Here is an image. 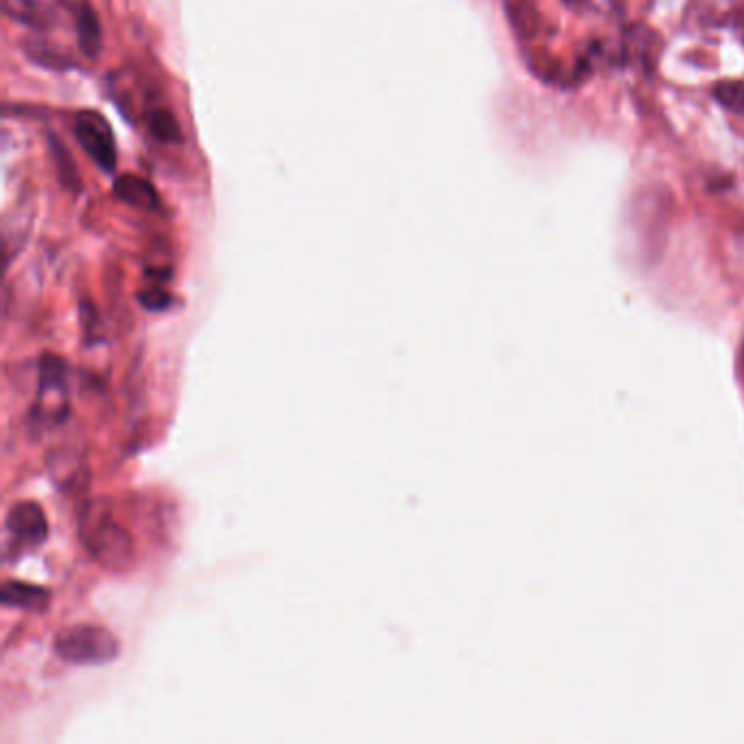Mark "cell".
<instances>
[{
	"mask_svg": "<svg viewBox=\"0 0 744 744\" xmlns=\"http://www.w3.org/2000/svg\"><path fill=\"white\" fill-rule=\"evenodd\" d=\"M81 535L90 555L108 572H127L131 567L135 559L133 540L103 506L88 509Z\"/></svg>",
	"mask_w": 744,
	"mask_h": 744,
	"instance_id": "6da1fadb",
	"label": "cell"
},
{
	"mask_svg": "<svg viewBox=\"0 0 744 744\" xmlns=\"http://www.w3.org/2000/svg\"><path fill=\"white\" fill-rule=\"evenodd\" d=\"M56 651L72 666H105L119 660V637L99 624H74L58 633Z\"/></svg>",
	"mask_w": 744,
	"mask_h": 744,
	"instance_id": "7a4b0ae2",
	"label": "cell"
},
{
	"mask_svg": "<svg viewBox=\"0 0 744 744\" xmlns=\"http://www.w3.org/2000/svg\"><path fill=\"white\" fill-rule=\"evenodd\" d=\"M49 537V520L44 509L33 500H20L4 515V551L29 553L40 549Z\"/></svg>",
	"mask_w": 744,
	"mask_h": 744,
	"instance_id": "3957f363",
	"label": "cell"
},
{
	"mask_svg": "<svg viewBox=\"0 0 744 744\" xmlns=\"http://www.w3.org/2000/svg\"><path fill=\"white\" fill-rule=\"evenodd\" d=\"M66 365L58 356H44L40 363V386L33 415L42 426H60L70 411Z\"/></svg>",
	"mask_w": 744,
	"mask_h": 744,
	"instance_id": "277c9868",
	"label": "cell"
},
{
	"mask_svg": "<svg viewBox=\"0 0 744 744\" xmlns=\"http://www.w3.org/2000/svg\"><path fill=\"white\" fill-rule=\"evenodd\" d=\"M74 135L81 144V149L88 153V158L103 171L112 173L117 169L119 151H117V138L110 123L92 110H83L74 117Z\"/></svg>",
	"mask_w": 744,
	"mask_h": 744,
	"instance_id": "5b68a950",
	"label": "cell"
},
{
	"mask_svg": "<svg viewBox=\"0 0 744 744\" xmlns=\"http://www.w3.org/2000/svg\"><path fill=\"white\" fill-rule=\"evenodd\" d=\"M0 603L7 610H20V612H47L51 605V592L27 583V581H4L0 592Z\"/></svg>",
	"mask_w": 744,
	"mask_h": 744,
	"instance_id": "8992f818",
	"label": "cell"
},
{
	"mask_svg": "<svg viewBox=\"0 0 744 744\" xmlns=\"http://www.w3.org/2000/svg\"><path fill=\"white\" fill-rule=\"evenodd\" d=\"M114 194H117L119 201H123L127 205L138 208V210H147V212H153L160 205V197H158V190L153 188V184L149 180L131 175V173H127L114 182Z\"/></svg>",
	"mask_w": 744,
	"mask_h": 744,
	"instance_id": "52a82bcc",
	"label": "cell"
},
{
	"mask_svg": "<svg viewBox=\"0 0 744 744\" xmlns=\"http://www.w3.org/2000/svg\"><path fill=\"white\" fill-rule=\"evenodd\" d=\"M4 13L33 31H47L53 27V13L51 9L40 0H2Z\"/></svg>",
	"mask_w": 744,
	"mask_h": 744,
	"instance_id": "ba28073f",
	"label": "cell"
},
{
	"mask_svg": "<svg viewBox=\"0 0 744 744\" xmlns=\"http://www.w3.org/2000/svg\"><path fill=\"white\" fill-rule=\"evenodd\" d=\"M74 29H77V42L86 58H97L103 49V31L99 16L90 4H81L74 13Z\"/></svg>",
	"mask_w": 744,
	"mask_h": 744,
	"instance_id": "9c48e42d",
	"label": "cell"
},
{
	"mask_svg": "<svg viewBox=\"0 0 744 744\" xmlns=\"http://www.w3.org/2000/svg\"><path fill=\"white\" fill-rule=\"evenodd\" d=\"M147 129L158 142L164 144H180L184 140L182 124L169 108H153L147 114Z\"/></svg>",
	"mask_w": 744,
	"mask_h": 744,
	"instance_id": "30bf717a",
	"label": "cell"
},
{
	"mask_svg": "<svg viewBox=\"0 0 744 744\" xmlns=\"http://www.w3.org/2000/svg\"><path fill=\"white\" fill-rule=\"evenodd\" d=\"M504 9L509 13V20L515 29V33L522 40H533L540 29V16L531 0H504Z\"/></svg>",
	"mask_w": 744,
	"mask_h": 744,
	"instance_id": "8fae6325",
	"label": "cell"
},
{
	"mask_svg": "<svg viewBox=\"0 0 744 744\" xmlns=\"http://www.w3.org/2000/svg\"><path fill=\"white\" fill-rule=\"evenodd\" d=\"M714 99L730 112L744 117L743 81H721L714 86Z\"/></svg>",
	"mask_w": 744,
	"mask_h": 744,
	"instance_id": "7c38bea8",
	"label": "cell"
},
{
	"mask_svg": "<svg viewBox=\"0 0 744 744\" xmlns=\"http://www.w3.org/2000/svg\"><path fill=\"white\" fill-rule=\"evenodd\" d=\"M49 142H51V149H53V158H56V164H58L60 180L66 187H72L77 182V171H74V164L68 158V151L63 149L62 142L56 135H49Z\"/></svg>",
	"mask_w": 744,
	"mask_h": 744,
	"instance_id": "4fadbf2b",
	"label": "cell"
},
{
	"mask_svg": "<svg viewBox=\"0 0 744 744\" xmlns=\"http://www.w3.org/2000/svg\"><path fill=\"white\" fill-rule=\"evenodd\" d=\"M149 311H162L164 306L171 304V295L164 293L162 289H149L138 298Z\"/></svg>",
	"mask_w": 744,
	"mask_h": 744,
	"instance_id": "5bb4252c",
	"label": "cell"
},
{
	"mask_svg": "<svg viewBox=\"0 0 744 744\" xmlns=\"http://www.w3.org/2000/svg\"><path fill=\"white\" fill-rule=\"evenodd\" d=\"M565 2H570V4H576V2H583V0H565Z\"/></svg>",
	"mask_w": 744,
	"mask_h": 744,
	"instance_id": "9a60e30c",
	"label": "cell"
}]
</instances>
